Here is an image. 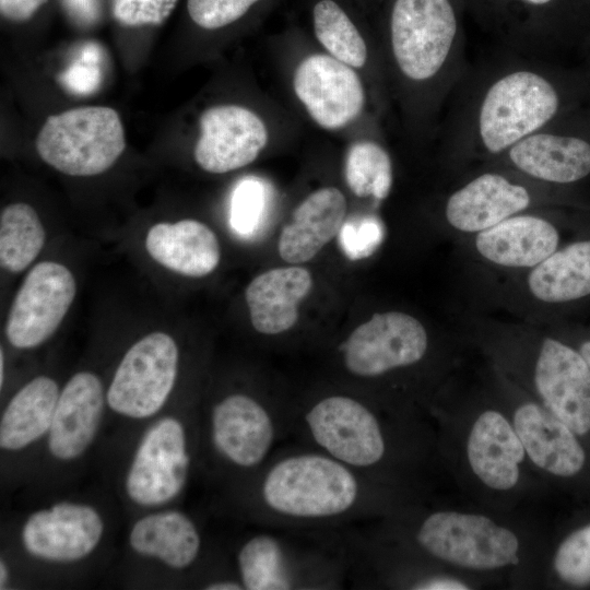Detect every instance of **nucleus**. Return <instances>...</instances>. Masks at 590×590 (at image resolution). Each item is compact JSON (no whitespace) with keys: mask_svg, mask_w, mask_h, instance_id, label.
<instances>
[{"mask_svg":"<svg viewBox=\"0 0 590 590\" xmlns=\"http://www.w3.org/2000/svg\"><path fill=\"white\" fill-rule=\"evenodd\" d=\"M382 236L380 221L374 216H363L345 220L338 234V241L345 257L361 260L375 252Z\"/></svg>","mask_w":590,"mask_h":590,"instance_id":"f704fd0d","label":"nucleus"},{"mask_svg":"<svg viewBox=\"0 0 590 590\" xmlns=\"http://www.w3.org/2000/svg\"><path fill=\"white\" fill-rule=\"evenodd\" d=\"M441 468L473 505L499 512L538 502L548 486L527 457L510 416L486 382L455 394L450 381L428 408Z\"/></svg>","mask_w":590,"mask_h":590,"instance_id":"20e7f679","label":"nucleus"},{"mask_svg":"<svg viewBox=\"0 0 590 590\" xmlns=\"http://www.w3.org/2000/svg\"><path fill=\"white\" fill-rule=\"evenodd\" d=\"M3 369H4V354H3V349L1 347V351H0V386L1 387L3 385V378H4Z\"/></svg>","mask_w":590,"mask_h":590,"instance_id":"79ce46f5","label":"nucleus"},{"mask_svg":"<svg viewBox=\"0 0 590 590\" xmlns=\"http://www.w3.org/2000/svg\"><path fill=\"white\" fill-rule=\"evenodd\" d=\"M199 128L193 157L210 174H225L251 164L269 141L262 118L237 104L205 109L199 118Z\"/></svg>","mask_w":590,"mask_h":590,"instance_id":"a211bd4d","label":"nucleus"},{"mask_svg":"<svg viewBox=\"0 0 590 590\" xmlns=\"http://www.w3.org/2000/svg\"><path fill=\"white\" fill-rule=\"evenodd\" d=\"M129 543L141 555L156 557L174 569H185L198 559L202 541L187 515L167 510L139 519L130 531Z\"/></svg>","mask_w":590,"mask_h":590,"instance_id":"bb28decb","label":"nucleus"},{"mask_svg":"<svg viewBox=\"0 0 590 590\" xmlns=\"http://www.w3.org/2000/svg\"><path fill=\"white\" fill-rule=\"evenodd\" d=\"M577 350L590 367V340L583 341Z\"/></svg>","mask_w":590,"mask_h":590,"instance_id":"ea45409f","label":"nucleus"},{"mask_svg":"<svg viewBox=\"0 0 590 590\" xmlns=\"http://www.w3.org/2000/svg\"><path fill=\"white\" fill-rule=\"evenodd\" d=\"M48 0H0V13L10 22L30 20Z\"/></svg>","mask_w":590,"mask_h":590,"instance_id":"4c0bfd02","label":"nucleus"},{"mask_svg":"<svg viewBox=\"0 0 590 590\" xmlns=\"http://www.w3.org/2000/svg\"><path fill=\"white\" fill-rule=\"evenodd\" d=\"M102 48L96 43H86L79 57L59 75L60 84L75 95H90L102 83Z\"/></svg>","mask_w":590,"mask_h":590,"instance_id":"72a5a7b5","label":"nucleus"},{"mask_svg":"<svg viewBox=\"0 0 590 590\" xmlns=\"http://www.w3.org/2000/svg\"><path fill=\"white\" fill-rule=\"evenodd\" d=\"M365 531L452 570L486 588L544 587L550 540L521 510L499 512L476 505L437 506L429 502L371 521Z\"/></svg>","mask_w":590,"mask_h":590,"instance_id":"f257e3e1","label":"nucleus"},{"mask_svg":"<svg viewBox=\"0 0 590 590\" xmlns=\"http://www.w3.org/2000/svg\"><path fill=\"white\" fill-rule=\"evenodd\" d=\"M522 1L532 5H544V4L550 3L552 0H522Z\"/></svg>","mask_w":590,"mask_h":590,"instance_id":"37998d69","label":"nucleus"},{"mask_svg":"<svg viewBox=\"0 0 590 590\" xmlns=\"http://www.w3.org/2000/svg\"><path fill=\"white\" fill-rule=\"evenodd\" d=\"M489 365L569 426L590 435V367L579 351L536 330L479 334Z\"/></svg>","mask_w":590,"mask_h":590,"instance_id":"0eeeda50","label":"nucleus"},{"mask_svg":"<svg viewBox=\"0 0 590 590\" xmlns=\"http://www.w3.org/2000/svg\"><path fill=\"white\" fill-rule=\"evenodd\" d=\"M291 436L384 483L430 497L441 468L429 416L334 390L292 402Z\"/></svg>","mask_w":590,"mask_h":590,"instance_id":"f03ea898","label":"nucleus"},{"mask_svg":"<svg viewBox=\"0 0 590 590\" xmlns=\"http://www.w3.org/2000/svg\"><path fill=\"white\" fill-rule=\"evenodd\" d=\"M311 273L298 266L264 271L245 290L252 328L263 335H278L292 329L299 305L312 288Z\"/></svg>","mask_w":590,"mask_h":590,"instance_id":"b1692460","label":"nucleus"},{"mask_svg":"<svg viewBox=\"0 0 590 590\" xmlns=\"http://www.w3.org/2000/svg\"><path fill=\"white\" fill-rule=\"evenodd\" d=\"M106 392L92 371L75 373L60 390L48 430V447L54 457L72 460L93 441L103 415Z\"/></svg>","mask_w":590,"mask_h":590,"instance_id":"4be33fe9","label":"nucleus"},{"mask_svg":"<svg viewBox=\"0 0 590 590\" xmlns=\"http://www.w3.org/2000/svg\"><path fill=\"white\" fill-rule=\"evenodd\" d=\"M524 288L539 304H563L590 295V240L559 247L526 271Z\"/></svg>","mask_w":590,"mask_h":590,"instance_id":"a878e982","label":"nucleus"},{"mask_svg":"<svg viewBox=\"0 0 590 590\" xmlns=\"http://www.w3.org/2000/svg\"><path fill=\"white\" fill-rule=\"evenodd\" d=\"M126 148L118 113L106 106H84L49 116L36 138L39 157L68 176L105 173Z\"/></svg>","mask_w":590,"mask_h":590,"instance_id":"f8f14e48","label":"nucleus"},{"mask_svg":"<svg viewBox=\"0 0 590 590\" xmlns=\"http://www.w3.org/2000/svg\"><path fill=\"white\" fill-rule=\"evenodd\" d=\"M389 52L401 81L440 104L464 74V47L451 1L396 0Z\"/></svg>","mask_w":590,"mask_h":590,"instance_id":"1a4fd4ad","label":"nucleus"},{"mask_svg":"<svg viewBox=\"0 0 590 590\" xmlns=\"http://www.w3.org/2000/svg\"><path fill=\"white\" fill-rule=\"evenodd\" d=\"M551 123L486 165L507 168L543 186L583 179L590 174V142L556 132Z\"/></svg>","mask_w":590,"mask_h":590,"instance_id":"6ab92c4d","label":"nucleus"},{"mask_svg":"<svg viewBox=\"0 0 590 590\" xmlns=\"http://www.w3.org/2000/svg\"><path fill=\"white\" fill-rule=\"evenodd\" d=\"M314 32L328 55L354 68L368 59L365 39L345 11L333 0H321L312 10Z\"/></svg>","mask_w":590,"mask_h":590,"instance_id":"c756f323","label":"nucleus"},{"mask_svg":"<svg viewBox=\"0 0 590 590\" xmlns=\"http://www.w3.org/2000/svg\"><path fill=\"white\" fill-rule=\"evenodd\" d=\"M103 530V520L93 507L62 502L27 518L22 528V543L35 557L73 562L93 552Z\"/></svg>","mask_w":590,"mask_h":590,"instance_id":"aec40b11","label":"nucleus"},{"mask_svg":"<svg viewBox=\"0 0 590 590\" xmlns=\"http://www.w3.org/2000/svg\"><path fill=\"white\" fill-rule=\"evenodd\" d=\"M485 380L507 410L541 480L547 486L577 481L589 462L581 437L491 365Z\"/></svg>","mask_w":590,"mask_h":590,"instance_id":"9b49d317","label":"nucleus"},{"mask_svg":"<svg viewBox=\"0 0 590 590\" xmlns=\"http://www.w3.org/2000/svg\"><path fill=\"white\" fill-rule=\"evenodd\" d=\"M293 87L309 117L320 128L335 131L356 120L366 91L356 69L328 54H312L295 69Z\"/></svg>","mask_w":590,"mask_h":590,"instance_id":"f3484780","label":"nucleus"},{"mask_svg":"<svg viewBox=\"0 0 590 590\" xmlns=\"http://www.w3.org/2000/svg\"><path fill=\"white\" fill-rule=\"evenodd\" d=\"M185 426L175 417L156 421L143 435L126 477L129 497L142 506L165 504L185 487L190 469Z\"/></svg>","mask_w":590,"mask_h":590,"instance_id":"dca6fc26","label":"nucleus"},{"mask_svg":"<svg viewBox=\"0 0 590 590\" xmlns=\"http://www.w3.org/2000/svg\"><path fill=\"white\" fill-rule=\"evenodd\" d=\"M59 393L57 382L44 375L33 378L19 389L1 416V448L19 450L46 434L52 422Z\"/></svg>","mask_w":590,"mask_h":590,"instance_id":"cd10ccee","label":"nucleus"},{"mask_svg":"<svg viewBox=\"0 0 590 590\" xmlns=\"http://www.w3.org/2000/svg\"><path fill=\"white\" fill-rule=\"evenodd\" d=\"M178 0H113V14L125 26L161 25Z\"/></svg>","mask_w":590,"mask_h":590,"instance_id":"e433bc0d","label":"nucleus"},{"mask_svg":"<svg viewBox=\"0 0 590 590\" xmlns=\"http://www.w3.org/2000/svg\"><path fill=\"white\" fill-rule=\"evenodd\" d=\"M345 181L359 198L385 200L392 187V162L377 142L364 140L353 143L345 157Z\"/></svg>","mask_w":590,"mask_h":590,"instance_id":"2f4dec72","label":"nucleus"},{"mask_svg":"<svg viewBox=\"0 0 590 590\" xmlns=\"http://www.w3.org/2000/svg\"><path fill=\"white\" fill-rule=\"evenodd\" d=\"M480 74L452 118L451 154L486 165L553 122L562 96L538 57L518 52Z\"/></svg>","mask_w":590,"mask_h":590,"instance_id":"423d86ee","label":"nucleus"},{"mask_svg":"<svg viewBox=\"0 0 590 590\" xmlns=\"http://www.w3.org/2000/svg\"><path fill=\"white\" fill-rule=\"evenodd\" d=\"M246 483L248 515L268 528L341 529L430 502L299 442L276 449Z\"/></svg>","mask_w":590,"mask_h":590,"instance_id":"7ed1b4c3","label":"nucleus"},{"mask_svg":"<svg viewBox=\"0 0 590 590\" xmlns=\"http://www.w3.org/2000/svg\"><path fill=\"white\" fill-rule=\"evenodd\" d=\"M268 189L258 177H246L235 187L229 220L233 229L244 237L257 236L268 219Z\"/></svg>","mask_w":590,"mask_h":590,"instance_id":"473e14b6","label":"nucleus"},{"mask_svg":"<svg viewBox=\"0 0 590 590\" xmlns=\"http://www.w3.org/2000/svg\"><path fill=\"white\" fill-rule=\"evenodd\" d=\"M71 269L56 260L34 263L11 302L4 334L11 346L31 350L49 340L63 322L76 296Z\"/></svg>","mask_w":590,"mask_h":590,"instance_id":"2eb2a0df","label":"nucleus"},{"mask_svg":"<svg viewBox=\"0 0 590 590\" xmlns=\"http://www.w3.org/2000/svg\"><path fill=\"white\" fill-rule=\"evenodd\" d=\"M179 356V346L170 333L155 330L140 337L114 373L106 391L109 408L132 418L157 413L175 387Z\"/></svg>","mask_w":590,"mask_h":590,"instance_id":"ddd939ff","label":"nucleus"},{"mask_svg":"<svg viewBox=\"0 0 590 590\" xmlns=\"http://www.w3.org/2000/svg\"><path fill=\"white\" fill-rule=\"evenodd\" d=\"M346 209L345 196L335 187H322L309 193L281 231L278 243L280 257L291 264L311 260L338 236Z\"/></svg>","mask_w":590,"mask_h":590,"instance_id":"393cba45","label":"nucleus"},{"mask_svg":"<svg viewBox=\"0 0 590 590\" xmlns=\"http://www.w3.org/2000/svg\"><path fill=\"white\" fill-rule=\"evenodd\" d=\"M292 402L232 391L215 400L208 415V438L214 456L245 474L257 471L291 436Z\"/></svg>","mask_w":590,"mask_h":590,"instance_id":"9d476101","label":"nucleus"},{"mask_svg":"<svg viewBox=\"0 0 590 590\" xmlns=\"http://www.w3.org/2000/svg\"><path fill=\"white\" fill-rule=\"evenodd\" d=\"M47 233L36 210L25 202H13L0 213V266L19 274L28 270L46 244Z\"/></svg>","mask_w":590,"mask_h":590,"instance_id":"c85d7f7f","label":"nucleus"},{"mask_svg":"<svg viewBox=\"0 0 590 590\" xmlns=\"http://www.w3.org/2000/svg\"><path fill=\"white\" fill-rule=\"evenodd\" d=\"M64 4L68 11L80 21L90 22L96 15L94 0H64Z\"/></svg>","mask_w":590,"mask_h":590,"instance_id":"58836bf2","label":"nucleus"},{"mask_svg":"<svg viewBox=\"0 0 590 590\" xmlns=\"http://www.w3.org/2000/svg\"><path fill=\"white\" fill-rule=\"evenodd\" d=\"M143 243L148 256L157 266L186 278L206 276L221 261L216 234L194 219L156 222L145 232Z\"/></svg>","mask_w":590,"mask_h":590,"instance_id":"5701e85b","label":"nucleus"},{"mask_svg":"<svg viewBox=\"0 0 590 590\" xmlns=\"http://www.w3.org/2000/svg\"><path fill=\"white\" fill-rule=\"evenodd\" d=\"M8 567L7 565L4 564L3 560H1L0 563V588L3 589V587L7 585V581H8Z\"/></svg>","mask_w":590,"mask_h":590,"instance_id":"a19ab883","label":"nucleus"},{"mask_svg":"<svg viewBox=\"0 0 590 590\" xmlns=\"http://www.w3.org/2000/svg\"><path fill=\"white\" fill-rule=\"evenodd\" d=\"M259 0H187L191 20L205 30H216L240 19Z\"/></svg>","mask_w":590,"mask_h":590,"instance_id":"c9c22d12","label":"nucleus"},{"mask_svg":"<svg viewBox=\"0 0 590 590\" xmlns=\"http://www.w3.org/2000/svg\"><path fill=\"white\" fill-rule=\"evenodd\" d=\"M338 356L347 377L369 384L368 397L421 415H428L456 365L452 350L437 346L417 318L398 310L376 312L357 326L338 346Z\"/></svg>","mask_w":590,"mask_h":590,"instance_id":"39448f33","label":"nucleus"},{"mask_svg":"<svg viewBox=\"0 0 590 590\" xmlns=\"http://www.w3.org/2000/svg\"><path fill=\"white\" fill-rule=\"evenodd\" d=\"M485 167L447 196L442 213L451 229L472 236L511 216L544 209L546 186L504 167Z\"/></svg>","mask_w":590,"mask_h":590,"instance_id":"4468645a","label":"nucleus"},{"mask_svg":"<svg viewBox=\"0 0 590 590\" xmlns=\"http://www.w3.org/2000/svg\"><path fill=\"white\" fill-rule=\"evenodd\" d=\"M352 563L349 527H267L248 536L236 553L237 576L247 590L342 589Z\"/></svg>","mask_w":590,"mask_h":590,"instance_id":"6e6552de","label":"nucleus"},{"mask_svg":"<svg viewBox=\"0 0 590 590\" xmlns=\"http://www.w3.org/2000/svg\"><path fill=\"white\" fill-rule=\"evenodd\" d=\"M545 586H590V521L567 531L556 542H550Z\"/></svg>","mask_w":590,"mask_h":590,"instance_id":"7c9ffc66","label":"nucleus"},{"mask_svg":"<svg viewBox=\"0 0 590 590\" xmlns=\"http://www.w3.org/2000/svg\"><path fill=\"white\" fill-rule=\"evenodd\" d=\"M473 249L486 263L528 271L559 248L557 226L543 210L521 213L472 235Z\"/></svg>","mask_w":590,"mask_h":590,"instance_id":"412c9836","label":"nucleus"}]
</instances>
